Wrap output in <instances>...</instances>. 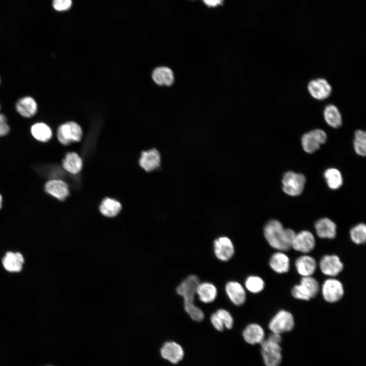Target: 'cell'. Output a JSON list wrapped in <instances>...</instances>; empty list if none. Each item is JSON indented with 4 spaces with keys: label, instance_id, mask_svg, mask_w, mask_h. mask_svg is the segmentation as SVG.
Listing matches in <instances>:
<instances>
[{
    "label": "cell",
    "instance_id": "4fadbf2b",
    "mask_svg": "<svg viewBox=\"0 0 366 366\" xmlns=\"http://www.w3.org/2000/svg\"><path fill=\"white\" fill-rule=\"evenodd\" d=\"M162 357L173 364L181 361L184 356L182 347L174 341H168L164 344L160 349Z\"/></svg>",
    "mask_w": 366,
    "mask_h": 366
},
{
    "label": "cell",
    "instance_id": "7c38bea8",
    "mask_svg": "<svg viewBox=\"0 0 366 366\" xmlns=\"http://www.w3.org/2000/svg\"><path fill=\"white\" fill-rule=\"evenodd\" d=\"M319 267L324 274L334 277L342 271L344 266L338 256L331 255L324 256L320 261Z\"/></svg>",
    "mask_w": 366,
    "mask_h": 366
},
{
    "label": "cell",
    "instance_id": "7402d4cb",
    "mask_svg": "<svg viewBox=\"0 0 366 366\" xmlns=\"http://www.w3.org/2000/svg\"><path fill=\"white\" fill-rule=\"evenodd\" d=\"M295 265L297 272L303 277L311 276L317 267L314 258L308 255L298 257L295 261Z\"/></svg>",
    "mask_w": 366,
    "mask_h": 366
},
{
    "label": "cell",
    "instance_id": "60d3db41",
    "mask_svg": "<svg viewBox=\"0 0 366 366\" xmlns=\"http://www.w3.org/2000/svg\"><path fill=\"white\" fill-rule=\"evenodd\" d=\"M2 197L1 195L0 194V209L2 207Z\"/></svg>",
    "mask_w": 366,
    "mask_h": 366
},
{
    "label": "cell",
    "instance_id": "1f68e13d",
    "mask_svg": "<svg viewBox=\"0 0 366 366\" xmlns=\"http://www.w3.org/2000/svg\"><path fill=\"white\" fill-rule=\"evenodd\" d=\"M309 290L312 298L315 297L319 291V285L317 281L311 276L303 277L300 283Z\"/></svg>",
    "mask_w": 366,
    "mask_h": 366
},
{
    "label": "cell",
    "instance_id": "6da1fadb",
    "mask_svg": "<svg viewBox=\"0 0 366 366\" xmlns=\"http://www.w3.org/2000/svg\"><path fill=\"white\" fill-rule=\"evenodd\" d=\"M199 282L197 276L191 274L186 277L176 288V293L184 298L185 311L196 322H201L204 318L202 310L194 303L196 288Z\"/></svg>",
    "mask_w": 366,
    "mask_h": 366
},
{
    "label": "cell",
    "instance_id": "8d00e7d4",
    "mask_svg": "<svg viewBox=\"0 0 366 366\" xmlns=\"http://www.w3.org/2000/svg\"><path fill=\"white\" fill-rule=\"evenodd\" d=\"M10 127L7 124L5 115L0 113V137L4 136L8 134Z\"/></svg>",
    "mask_w": 366,
    "mask_h": 366
},
{
    "label": "cell",
    "instance_id": "e575fe53",
    "mask_svg": "<svg viewBox=\"0 0 366 366\" xmlns=\"http://www.w3.org/2000/svg\"><path fill=\"white\" fill-rule=\"evenodd\" d=\"M53 7L57 11L69 10L72 5V0H53Z\"/></svg>",
    "mask_w": 366,
    "mask_h": 366
},
{
    "label": "cell",
    "instance_id": "9c48e42d",
    "mask_svg": "<svg viewBox=\"0 0 366 366\" xmlns=\"http://www.w3.org/2000/svg\"><path fill=\"white\" fill-rule=\"evenodd\" d=\"M310 95L317 100H324L328 98L332 92L329 83L324 78H319L311 80L307 86Z\"/></svg>",
    "mask_w": 366,
    "mask_h": 366
},
{
    "label": "cell",
    "instance_id": "ac0fdd59",
    "mask_svg": "<svg viewBox=\"0 0 366 366\" xmlns=\"http://www.w3.org/2000/svg\"><path fill=\"white\" fill-rule=\"evenodd\" d=\"M315 228L317 235L322 238H334L337 234V226L330 219L323 218L318 220Z\"/></svg>",
    "mask_w": 366,
    "mask_h": 366
},
{
    "label": "cell",
    "instance_id": "836d02e7",
    "mask_svg": "<svg viewBox=\"0 0 366 366\" xmlns=\"http://www.w3.org/2000/svg\"><path fill=\"white\" fill-rule=\"evenodd\" d=\"M216 313L223 322L225 328L229 329L232 328L234 320L229 312L224 309H219Z\"/></svg>",
    "mask_w": 366,
    "mask_h": 366
},
{
    "label": "cell",
    "instance_id": "cb8c5ba5",
    "mask_svg": "<svg viewBox=\"0 0 366 366\" xmlns=\"http://www.w3.org/2000/svg\"><path fill=\"white\" fill-rule=\"evenodd\" d=\"M269 265L271 269L277 273L287 272L289 269V258L283 252H277L271 256Z\"/></svg>",
    "mask_w": 366,
    "mask_h": 366
},
{
    "label": "cell",
    "instance_id": "e0dca14e",
    "mask_svg": "<svg viewBox=\"0 0 366 366\" xmlns=\"http://www.w3.org/2000/svg\"><path fill=\"white\" fill-rule=\"evenodd\" d=\"M242 337L245 341L249 344H261L265 339V332L260 325L251 323L243 329Z\"/></svg>",
    "mask_w": 366,
    "mask_h": 366
},
{
    "label": "cell",
    "instance_id": "44dd1931",
    "mask_svg": "<svg viewBox=\"0 0 366 366\" xmlns=\"http://www.w3.org/2000/svg\"><path fill=\"white\" fill-rule=\"evenodd\" d=\"M152 78L156 84L161 86H170L174 81L173 71L165 66L156 68L152 72Z\"/></svg>",
    "mask_w": 366,
    "mask_h": 366
},
{
    "label": "cell",
    "instance_id": "d590c367",
    "mask_svg": "<svg viewBox=\"0 0 366 366\" xmlns=\"http://www.w3.org/2000/svg\"><path fill=\"white\" fill-rule=\"evenodd\" d=\"M210 320L212 325L216 330L219 331H222L224 330L225 328L224 324L216 312L211 315Z\"/></svg>",
    "mask_w": 366,
    "mask_h": 366
},
{
    "label": "cell",
    "instance_id": "52a82bcc",
    "mask_svg": "<svg viewBox=\"0 0 366 366\" xmlns=\"http://www.w3.org/2000/svg\"><path fill=\"white\" fill-rule=\"evenodd\" d=\"M327 138V134L324 131L316 129L302 136L301 145L306 152L312 154L318 150L321 145L326 142Z\"/></svg>",
    "mask_w": 366,
    "mask_h": 366
},
{
    "label": "cell",
    "instance_id": "5bb4252c",
    "mask_svg": "<svg viewBox=\"0 0 366 366\" xmlns=\"http://www.w3.org/2000/svg\"><path fill=\"white\" fill-rule=\"evenodd\" d=\"M225 289L228 298L234 305L240 306L245 302L246 292L239 283L229 281L226 283Z\"/></svg>",
    "mask_w": 366,
    "mask_h": 366
},
{
    "label": "cell",
    "instance_id": "5b68a950",
    "mask_svg": "<svg viewBox=\"0 0 366 366\" xmlns=\"http://www.w3.org/2000/svg\"><path fill=\"white\" fill-rule=\"evenodd\" d=\"M82 136L81 128L77 123L69 121L59 126L57 137L60 143L68 145L73 142L79 141Z\"/></svg>",
    "mask_w": 366,
    "mask_h": 366
},
{
    "label": "cell",
    "instance_id": "30bf717a",
    "mask_svg": "<svg viewBox=\"0 0 366 366\" xmlns=\"http://www.w3.org/2000/svg\"><path fill=\"white\" fill-rule=\"evenodd\" d=\"M214 251L216 257L222 261L229 260L235 253L232 241L226 236H221L215 240Z\"/></svg>",
    "mask_w": 366,
    "mask_h": 366
},
{
    "label": "cell",
    "instance_id": "4316f807",
    "mask_svg": "<svg viewBox=\"0 0 366 366\" xmlns=\"http://www.w3.org/2000/svg\"><path fill=\"white\" fill-rule=\"evenodd\" d=\"M101 214L108 217H113L118 215L121 209L120 203L113 199H104L99 207Z\"/></svg>",
    "mask_w": 366,
    "mask_h": 366
},
{
    "label": "cell",
    "instance_id": "4dcf8cb0",
    "mask_svg": "<svg viewBox=\"0 0 366 366\" xmlns=\"http://www.w3.org/2000/svg\"><path fill=\"white\" fill-rule=\"evenodd\" d=\"M245 285L246 289L250 292L257 293L263 290L264 282L259 277L251 276L246 279Z\"/></svg>",
    "mask_w": 366,
    "mask_h": 366
},
{
    "label": "cell",
    "instance_id": "f546056e",
    "mask_svg": "<svg viewBox=\"0 0 366 366\" xmlns=\"http://www.w3.org/2000/svg\"><path fill=\"white\" fill-rule=\"evenodd\" d=\"M351 240L356 244L364 243L366 239V226L360 223L353 227L350 232Z\"/></svg>",
    "mask_w": 366,
    "mask_h": 366
},
{
    "label": "cell",
    "instance_id": "277c9868",
    "mask_svg": "<svg viewBox=\"0 0 366 366\" xmlns=\"http://www.w3.org/2000/svg\"><path fill=\"white\" fill-rule=\"evenodd\" d=\"M261 344V353L266 366H280L282 361V348L280 344L267 339Z\"/></svg>",
    "mask_w": 366,
    "mask_h": 366
},
{
    "label": "cell",
    "instance_id": "ba28073f",
    "mask_svg": "<svg viewBox=\"0 0 366 366\" xmlns=\"http://www.w3.org/2000/svg\"><path fill=\"white\" fill-rule=\"evenodd\" d=\"M344 292L342 284L337 279H328L322 285V295L327 302L334 303L339 301L342 298Z\"/></svg>",
    "mask_w": 366,
    "mask_h": 366
},
{
    "label": "cell",
    "instance_id": "d4e9b609",
    "mask_svg": "<svg viewBox=\"0 0 366 366\" xmlns=\"http://www.w3.org/2000/svg\"><path fill=\"white\" fill-rule=\"evenodd\" d=\"M63 167L71 174H77L82 169V161L79 156L75 152L67 153L62 163Z\"/></svg>",
    "mask_w": 366,
    "mask_h": 366
},
{
    "label": "cell",
    "instance_id": "7a4b0ae2",
    "mask_svg": "<svg viewBox=\"0 0 366 366\" xmlns=\"http://www.w3.org/2000/svg\"><path fill=\"white\" fill-rule=\"evenodd\" d=\"M264 234L272 248L279 251H285L292 248L296 233L291 229L284 228L279 221L271 220L265 225Z\"/></svg>",
    "mask_w": 366,
    "mask_h": 366
},
{
    "label": "cell",
    "instance_id": "74e56055",
    "mask_svg": "<svg viewBox=\"0 0 366 366\" xmlns=\"http://www.w3.org/2000/svg\"><path fill=\"white\" fill-rule=\"evenodd\" d=\"M267 339L273 343L280 345L281 344L282 341V338L280 334L272 332L269 335Z\"/></svg>",
    "mask_w": 366,
    "mask_h": 366
},
{
    "label": "cell",
    "instance_id": "8992f818",
    "mask_svg": "<svg viewBox=\"0 0 366 366\" xmlns=\"http://www.w3.org/2000/svg\"><path fill=\"white\" fill-rule=\"evenodd\" d=\"M294 326L293 315L289 312L281 310L270 320L268 327L272 332L282 334L292 330Z\"/></svg>",
    "mask_w": 366,
    "mask_h": 366
},
{
    "label": "cell",
    "instance_id": "9a60e30c",
    "mask_svg": "<svg viewBox=\"0 0 366 366\" xmlns=\"http://www.w3.org/2000/svg\"><path fill=\"white\" fill-rule=\"evenodd\" d=\"M45 191L60 201L64 200L69 196V190L67 184L60 179H51L45 184Z\"/></svg>",
    "mask_w": 366,
    "mask_h": 366
},
{
    "label": "cell",
    "instance_id": "f1b7e54d",
    "mask_svg": "<svg viewBox=\"0 0 366 366\" xmlns=\"http://www.w3.org/2000/svg\"><path fill=\"white\" fill-rule=\"evenodd\" d=\"M354 148L355 152L360 156L366 155V133L361 130H357L354 133L353 141Z\"/></svg>",
    "mask_w": 366,
    "mask_h": 366
},
{
    "label": "cell",
    "instance_id": "603a6c76",
    "mask_svg": "<svg viewBox=\"0 0 366 366\" xmlns=\"http://www.w3.org/2000/svg\"><path fill=\"white\" fill-rule=\"evenodd\" d=\"M323 117L326 124L333 128L340 127L343 123L342 114L333 104L326 105L323 110Z\"/></svg>",
    "mask_w": 366,
    "mask_h": 366
},
{
    "label": "cell",
    "instance_id": "f35d334b",
    "mask_svg": "<svg viewBox=\"0 0 366 366\" xmlns=\"http://www.w3.org/2000/svg\"><path fill=\"white\" fill-rule=\"evenodd\" d=\"M203 2L209 7H216L222 5L224 0H202Z\"/></svg>",
    "mask_w": 366,
    "mask_h": 366
},
{
    "label": "cell",
    "instance_id": "ab89813d",
    "mask_svg": "<svg viewBox=\"0 0 366 366\" xmlns=\"http://www.w3.org/2000/svg\"><path fill=\"white\" fill-rule=\"evenodd\" d=\"M15 255L16 256L18 261H19L21 263H23L24 262V259L23 258L22 255L18 252L16 253Z\"/></svg>",
    "mask_w": 366,
    "mask_h": 366
},
{
    "label": "cell",
    "instance_id": "3957f363",
    "mask_svg": "<svg viewBox=\"0 0 366 366\" xmlns=\"http://www.w3.org/2000/svg\"><path fill=\"white\" fill-rule=\"evenodd\" d=\"M306 181V177L303 174L291 171H287L282 178V190L289 196H298L303 190Z\"/></svg>",
    "mask_w": 366,
    "mask_h": 366
},
{
    "label": "cell",
    "instance_id": "ffe728a7",
    "mask_svg": "<svg viewBox=\"0 0 366 366\" xmlns=\"http://www.w3.org/2000/svg\"><path fill=\"white\" fill-rule=\"evenodd\" d=\"M196 294L201 302L209 303L216 299L218 291L216 287L213 284L209 282H199L196 288Z\"/></svg>",
    "mask_w": 366,
    "mask_h": 366
},
{
    "label": "cell",
    "instance_id": "d6a6232c",
    "mask_svg": "<svg viewBox=\"0 0 366 366\" xmlns=\"http://www.w3.org/2000/svg\"><path fill=\"white\" fill-rule=\"evenodd\" d=\"M292 296L298 299L309 300L312 298L307 288L302 284L295 285L291 291Z\"/></svg>",
    "mask_w": 366,
    "mask_h": 366
},
{
    "label": "cell",
    "instance_id": "83f0119b",
    "mask_svg": "<svg viewBox=\"0 0 366 366\" xmlns=\"http://www.w3.org/2000/svg\"><path fill=\"white\" fill-rule=\"evenodd\" d=\"M324 177L328 187L332 190H337L343 184V177L340 171L334 168L326 169Z\"/></svg>",
    "mask_w": 366,
    "mask_h": 366
},
{
    "label": "cell",
    "instance_id": "8fae6325",
    "mask_svg": "<svg viewBox=\"0 0 366 366\" xmlns=\"http://www.w3.org/2000/svg\"><path fill=\"white\" fill-rule=\"evenodd\" d=\"M315 246V239L309 231L303 230L296 234L293 239L292 248L295 250L307 253L312 251Z\"/></svg>",
    "mask_w": 366,
    "mask_h": 366
},
{
    "label": "cell",
    "instance_id": "484cf974",
    "mask_svg": "<svg viewBox=\"0 0 366 366\" xmlns=\"http://www.w3.org/2000/svg\"><path fill=\"white\" fill-rule=\"evenodd\" d=\"M30 132L34 138L42 142L48 141L52 136L51 128L44 123H37L33 125Z\"/></svg>",
    "mask_w": 366,
    "mask_h": 366
},
{
    "label": "cell",
    "instance_id": "d6986e66",
    "mask_svg": "<svg viewBox=\"0 0 366 366\" xmlns=\"http://www.w3.org/2000/svg\"><path fill=\"white\" fill-rule=\"evenodd\" d=\"M16 109L22 116L30 118L35 115L38 110V105L35 100L29 96L20 99L16 104Z\"/></svg>",
    "mask_w": 366,
    "mask_h": 366
},
{
    "label": "cell",
    "instance_id": "2e32d148",
    "mask_svg": "<svg viewBox=\"0 0 366 366\" xmlns=\"http://www.w3.org/2000/svg\"><path fill=\"white\" fill-rule=\"evenodd\" d=\"M160 155L156 149L153 148L142 152L139 164L146 171H153L160 166Z\"/></svg>",
    "mask_w": 366,
    "mask_h": 366
},
{
    "label": "cell",
    "instance_id": "b9f144b4",
    "mask_svg": "<svg viewBox=\"0 0 366 366\" xmlns=\"http://www.w3.org/2000/svg\"><path fill=\"white\" fill-rule=\"evenodd\" d=\"M0 82H1V79H0Z\"/></svg>",
    "mask_w": 366,
    "mask_h": 366
}]
</instances>
